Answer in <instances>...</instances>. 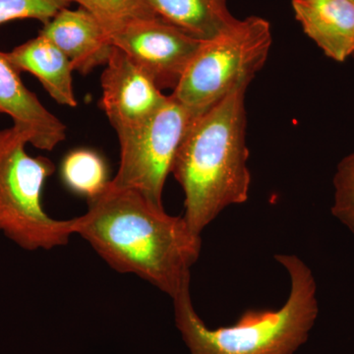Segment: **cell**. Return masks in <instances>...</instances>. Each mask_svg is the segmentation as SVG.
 Instances as JSON below:
<instances>
[{"mask_svg":"<svg viewBox=\"0 0 354 354\" xmlns=\"http://www.w3.org/2000/svg\"><path fill=\"white\" fill-rule=\"evenodd\" d=\"M290 279L286 304L278 310L244 312L234 325L209 329L192 304L190 288L174 301L177 329L190 354H295L308 339L319 313L311 269L292 254H277Z\"/></svg>","mask_w":354,"mask_h":354,"instance_id":"cell-3","label":"cell"},{"mask_svg":"<svg viewBox=\"0 0 354 354\" xmlns=\"http://www.w3.org/2000/svg\"><path fill=\"white\" fill-rule=\"evenodd\" d=\"M349 1L353 2L354 3V0H349Z\"/></svg>","mask_w":354,"mask_h":354,"instance_id":"cell-18","label":"cell"},{"mask_svg":"<svg viewBox=\"0 0 354 354\" xmlns=\"http://www.w3.org/2000/svg\"><path fill=\"white\" fill-rule=\"evenodd\" d=\"M71 2H76L92 13L108 35L136 21L158 17L148 0H71Z\"/></svg>","mask_w":354,"mask_h":354,"instance_id":"cell-15","label":"cell"},{"mask_svg":"<svg viewBox=\"0 0 354 354\" xmlns=\"http://www.w3.org/2000/svg\"><path fill=\"white\" fill-rule=\"evenodd\" d=\"M0 113L12 118L13 125L24 130L30 144L39 150L53 151L66 138V127L31 92L20 72L0 51Z\"/></svg>","mask_w":354,"mask_h":354,"instance_id":"cell-9","label":"cell"},{"mask_svg":"<svg viewBox=\"0 0 354 354\" xmlns=\"http://www.w3.org/2000/svg\"><path fill=\"white\" fill-rule=\"evenodd\" d=\"M195 120L172 95L150 120L118 135L120 164L111 183L162 206V192L177 151Z\"/></svg>","mask_w":354,"mask_h":354,"instance_id":"cell-6","label":"cell"},{"mask_svg":"<svg viewBox=\"0 0 354 354\" xmlns=\"http://www.w3.org/2000/svg\"><path fill=\"white\" fill-rule=\"evenodd\" d=\"M272 43L269 21L259 16L235 19L203 41L172 97L198 118L235 88L248 87L267 62Z\"/></svg>","mask_w":354,"mask_h":354,"instance_id":"cell-5","label":"cell"},{"mask_svg":"<svg viewBox=\"0 0 354 354\" xmlns=\"http://www.w3.org/2000/svg\"></svg>","mask_w":354,"mask_h":354,"instance_id":"cell-19","label":"cell"},{"mask_svg":"<svg viewBox=\"0 0 354 354\" xmlns=\"http://www.w3.org/2000/svg\"><path fill=\"white\" fill-rule=\"evenodd\" d=\"M72 230L114 271L145 279L171 299L190 288L201 235L137 191L109 183L88 200L84 215L72 218Z\"/></svg>","mask_w":354,"mask_h":354,"instance_id":"cell-1","label":"cell"},{"mask_svg":"<svg viewBox=\"0 0 354 354\" xmlns=\"http://www.w3.org/2000/svg\"><path fill=\"white\" fill-rule=\"evenodd\" d=\"M60 176L69 190L91 200L108 187V165L104 158L91 149H76L65 156Z\"/></svg>","mask_w":354,"mask_h":354,"instance_id":"cell-14","label":"cell"},{"mask_svg":"<svg viewBox=\"0 0 354 354\" xmlns=\"http://www.w3.org/2000/svg\"><path fill=\"white\" fill-rule=\"evenodd\" d=\"M27 144L29 136L16 125L0 129V232L25 250H53L74 235L72 218L55 220L44 211V185L55 167L30 156Z\"/></svg>","mask_w":354,"mask_h":354,"instance_id":"cell-4","label":"cell"},{"mask_svg":"<svg viewBox=\"0 0 354 354\" xmlns=\"http://www.w3.org/2000/svg\"><path fill=\"white\" fill-rule=\"evenodd\" d=\"M235 88L191 123L171 174L184 192L183 218L201 235L223 209L248 200L246 90Z\"/></svg>","mask_w":354,"mask_h":354,"instance_id":"cell-2","label":"cell"},{"mask_svg":"<svg viewBox=\"0 0 354 354\" xmlns=\"http://www.w3.org/2000/svg\"><path fill=\"white\" fill-rule=\"evenodd\" d=\"M109 38L162 91L176 88L204 41L158 17L133 22Z\"/></svg>","mask_w":354,"mask_h":354,"instance_id":"cell-7","label":"cell"},{"mask_svg":"<svg viewBox=\"0 0 354 354\" xmlns=\"http://www.w3.org/2000/svg\"><path fill=\"white\" fill-rule=\"evenodd\" d=\"M71 0H0V25L17 19H36L46 24Z\"/></svg>","mask_w":354,"mask_h":354,"instance_id":"cell-17","label":"cell"},{"mask_svg":"<svg viewBox=\"0 0 354 354\" xmlns=\"http://www.w3.org/2000/svg\"><path fill=\"white\" fill-rule=\"evenodd\" d=\"M6 55L18 71L37 77L57 104L75 108L78 102L72 80L73 66L53 41L39 34L36 38L6 53Z\"/></svg>","mask_w":354,"mask_h":354,"instance_id":"cell-12","label":"cell"},{"mask_svg":"<svg viewBox=\"0 0 354 354\" xmlns=\"http://www.w3.org/2000/svg\"><path fill=\"white\" fill-rule=\"evenodd\" d=\"M101 84L100 104L118 135L150 120L169 97L124 51L114 46Z\"/></svg>","mask_w":354,"mask_h":354,"instance_id":"cell-8","label":"cell"},{"mask_svg":"<svg viewBox=\"0 0 354 354\" xmlns=\"http://www.w3.org/2000/svg\"><path fill=\"white\" fill-rule=\"evenodd\" d=\"M160 19L200 39L213 38L236 18L227 0H148Z\"/></svg>","mask_w":354,"mask_h":354,"instance_id":"cell-13","label":"cell"},{"mask_svg":"<svg viewBox=\"0 0 354 354\" xmlns=\"http://www.w3.org/2000/svg\"><path fill=\"white\" fill-rule=\"evenodd\" d=\"M295 18L326 57H354V3L349 0H292Z\"/></svg>","mask_w":354,"mask_h":354,"instance_id":"cell-11","label":"cell"},{"mask_svg":"<svg viewBox=\"0 0 354 354\" xmlns=\"http://www.w3.org/2000/svg\"><path fill=\"white\" fill-rule=\"evenodd\" d=\"M68 57L74 71L83 75L108 64L113 46L99 20L83 7H68L44 25L39 32Z\"/></svg>","mask_w":354,"mask_h":354,"instance_id":"cell-10","label":"cell"},{"mask_svg":"<svg viewBox=\"0 0 354 354\" xmlns=\"http://www.w3.org/2000/svg\"><path fill=\"white\" fill-rule=\"evenodd\" d=\"M334 187L333 216L354 234V151L337 165Z\"/></svg>","mask_w":354,"mask_h":354,"instance_id":"cell-16","label":"cell"}]
</instances>
